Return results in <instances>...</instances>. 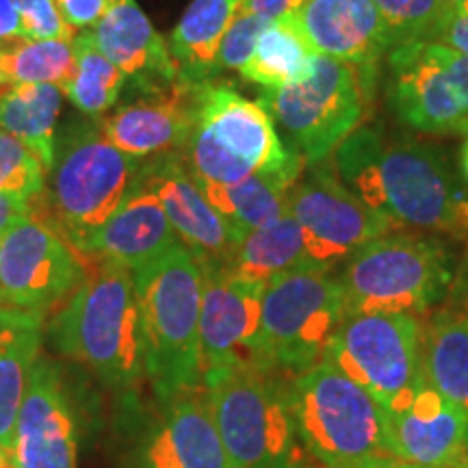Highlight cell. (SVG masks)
I'll return each instance as SVG.
<instances>
[{"mask_svg":"<svg viewBox=\"0 0 468 468\" xmlns=\"http://www.w3.org/2000/svg\"><path fill=\"white\" fill-rule=\"evenodd\" d=\"M335 172L349 191L395 228L468 241V193L431 145L388 144L378 128H358L336 148Z\"/></svg>","mask_w":468,"mask_h":468,"instance_id":"6da1fadb","label":"cell"},{"mask_svg":"<svg viewBox=\"0 0 468 468\" xmlns=\"http://www.w3.org/2000/svg\"><path fill=\"white\" fill-rule=\"evenodd\" d=\"M139 159L104 137L98 117H79L57 133L48 185L35 218L48 221L79 254L131 196L142 169Z\"/></svg>","mask_w":468,"mask_h":468,"instance_id":"7a4b0ae2","label":"cell"},{"mask_svg":"<svg viewBox=\"0 0 468 468\" xmlns=\"http://www.w3.org/2000/svg\"><path fill=\"white\" fill-rule=\"evenodd\" d=\"M48 336L58 354L102 382L137 384L145 376V335L134 273L98 261L55 314Z\"/></svg>","mask_w":468,"mask_h":468,"instance_id":"3957f363","label":"cell"},{"mask_svg":"<svg viewBox=\"0 0 468 468\" xmlns=\"http://www.w3.org/2000/svg\"><path fill=\"white\" fill-rule=\"evenodd\" d=\"M202 269L183 243L134 271L145 335V376L165 403L202 384Z\"/></svg>","mask_w":468,"mask_h":468,"instance_id":"277c9868","label":"cell"},{"mask_svg":"<svg viewBox=\"0 0 468 468\" xmlns=\"http://www.w3.org/2000/svg\"><path fill=\"white\" fill-rule=\"evenodd\" d=\"M202 384L234 468H306L291 378L259 367H230L204 373Z\"/></svg>","mask_w":468,"mask_h":468,"instance_id":"5b68a950","label":"cell"},{"mask_svg":"<svg viewBox=\"0 0 468 468\" xmlns=\"http://www.w3.org/2000/svg\"><path fill=\"white\" fill-rule=\"evenodd\" d=\"M291 406L303 449L321 468L395 458L382 401L335 362L291 378Z\"/></svg>","mask_w":468,"mask_h":468,"instance_id":"8992f818","label":"cell"},{"mask_svg":"<svg viewBox=\"0 0 468 468\" xmlns=\"http://www.w3.org/2000/svg\"><path fill=\"white\" fill-rule=\"evenodd\" d=\"M447 248L436 239L386 232L345 261V313H423L452 282Z\"/></svg>","mask_w":468,"mask_h":468,"instance_id":"52a82bcc","label":"cell"},{"mask_svg":"<svg viewBox=\"0 0 468 468\" xmlns=\"http://www.w3.org/2000/svg\"><path fill=\"white\" fill-rule=\"evenodd\" d=\"M371 91L373 69L314 52L313 69L303 83L262 87L259 102L306 165H317L360 126Z\"/></svg>","mask_w":468,"mask_h":468,"instance_id":"ba28073f","label":"cell"},{"mask_svg":"<svg viewBox=\"0 0 468 468\" xmlns=\"http://www.w3.org/2000/svg\"><path fill=\"white\" fill-rule=\"evenodd\" d=\"M345 314L341 280L310 267L269 280L262 292L261 362L295 378L325 360Z\"/></svg>","mask_w":468,"mask_h":468,"instance_id":"9c48e42d","label":"cell"},{"mask_svg":"<svg viewBox=\"0 0 468 468\" xmlns=\"http://www.w3.org/2000/svg\"><path fill=\"white\" fill-rule=\"evenodd\" d=\"M325 360L335 362L388 410L423 382V330L414 314L345 313Z\"/></svg>","mask_w":468,"mask_h":468,"instance_id":"30bf717a","label":"cell"},{"mask_svg":"<svg viewBox=\"0 0 468 468\" xmlns=\"http://www.w3.org/2000/svg\"><path fill=\"white\" fill-rule=\"evenodd\" d=\"M386 96L399 122L414 131H468V57L431 39L395 46Z\"/></svg>","mask_w":468,"mask_h":468,"instance_id":"8fae6325","label":"cell"},{"mask_svg":"<svg viewBox=\"0 0 468 468\" xmlns=\"http://www.w3.org/2000/svg\"><path fill=\"white\" fill-rule=\"evenodd\" d=\"M289 213L302 226L310 261L321 269L347 261L362 245L397 228L349 191L327 161L310 165L289 193Z\"/></svg>","mask_w":468,"mask_h":468,"instance_id":"7c38bea8","label":"cell"},{"mask_svg":"<svg viewBox=\"0 0 468 468\" xmlns=\"http://www.w3.org/2000/svg\"><path fill=\"white\" fill-rule=\"evenodd\" d=\"M83 259L48 221H20L0 237V303L42 314L66 303L87 276Z\"/></svg>","mask_w":468,"mask_h":468,"instance_id":"4fadbf2b","label":"cell"},{"mask_svg":"<svg viewBox=\"0 0 468 468\" xmlns=\"http://www.w3.org/2000/svg\"><path fill=\"white\" fill-rule=\"evenodd\" d=\"M200 269L202 376L230 367L262 368L261 317L267 284L230 276L218 267Z\"/></svg>","mask_w":468,"mask_h":468,"instance_id":"5bb4252c","label":"cell"},{"mask_svg":"<svg viewBox=\"0 0 468 468\" xmlns=\"http://www.w3.org/2000/svg\"><path fill=\"white\" fill-rule=\"evenodd\" d=\"M137 185L159 197L176 237L191 251L197 265L226 267L241 237L208 202L186 169L180 152L144 161Z\"/></svg>","mask_w":468,"mask_h":468,"instance_id":"9a60e30c","label":"cell"},{"mask_svg":"<svg viewBox=\"0 0 468 468\" xmlns=\"http://www.w3.org/2000/svg\"><path fill=\"white\" fill-rule=\"evenodd\" d=\"M202 90L204 83L180 79L150 91H133L134 98L101 120L104 137L139 161L183 152L200 115Z\"/></svg>","mask_w":468,"mask_h":468,"instance_id":"2e32d148","label":"cell"},{"mask_svg":"<svg viewBox=\"0 0 468 468\" xmlns=\"http://www.w3.org/2000/svg\"><path fill=\"white\" fill-rule=\"evenodd\" d=\"M17 468H76V430L57 367L39 356L17 414L14 452Z\"/></svg>","mask_w":468,"mask_h":468,"instance_id":"e0dca14e","label":"cell"},{"mask_svg":"<svg viewBox=\"0 0 468 468\" xmlns=\"http://www.w3.org/2000/svg\"><path fill=\"white\" fill-rule=\"evenodd\" d=\"M386 412L395 460L423 468H455L468 455L466 419L427 378Z\"/></svg>","mask_w":468,"mask_h":468,"instance_id":"ac0fdd59","label":"cell"},{"mask_svg":"<svg viewBox=\"0 0 468 468\" xmlns=\"http://www.w3.org/2000/svg\"><path fill=\"white\" fill-rule=\"evenodd\" d=\"M197 117L234 159L243 161L251 172H282L306 165L302 154L286 148L265 107L243 98L232 87L213 80L204 83Z\"/></svg>","mask_w":468,"mask_h":468,"instance_id":"d6986e66","label":"cell"},{"mask_svg":"<svg viewBox=\"0 0 468 468\" xmlns=\"http://www.w3.org/2000/svg\"><path fill=\"white\" fill-rule=\"evenodd\" d=\"M292 20L317 55L362 69L376 72L379 58L393 50L373 0H306Z\"/></svg>","mask_w":468,"mask_h":468,"instance_id":"ffe728a7","label":"cell"},{"mask_svg":"<svg viewBox=\"0 0 468 468\" xmlns=\"http://www.w3.org/2000/svg\"><path fill=\"white\" fill-rule=\"evenodd\" d=\"M91 33L111 63L124 72L131 91H150L183 79L169 44L134 0H113Z\"/></svg>","mask_w":468,"mask_h":468,"instance_id":"44dd1931","label":"cell"},{"mask_svg":"<svg viewBox=\"0 0 468 468\" xmlns=\"http://www.w3.org/2000/svg\"><path fill=\"white\" fill-rule=\"evenodd\" d=\"M144 468H234L204 384L165 401V417L145 444Z\"/></svg>","mask_w":468,"mask_h":468,"instance_id":"7402d4cb","label":"cell"},{"mask_svg":"<svg viewBox=\"0 0 468 468\" xmlns=\"http://www.w3.org/2000/svg\"><path fill=\"white\" fill-rule=\"evenodd\" d=\"M176 243L180 241L159 197L145 186L134 185L131 196L93 234L85 259L111 262L134 273L161 259Z\"/></svg>","mask_w":468,"mask_h":468,"instance_id":"603a6c76","label":"cell"},{"mask_svg":"<svg viewBox=\"0 0 468 468\" xmlns=\"http://www.w3.org/2000/svg\"><path fill=\"white\" fill-rule=\"evenodd\" d=\"M44 314L0 303V452H14V434L33 367L42 356Z\"/></svg>","mask_w":468,"mask_h":468,"instance_id":"cb8c5ba5","label":"cell"},{"mask_svg":"<svg viewBox=\"0 0 468 468\" xmlns=\"http://www.w3.org/2000/svg\"><path fill=\"white\" fill-rule=\"evenodd\" d=\"M241 0H193L169 37V50L180 76L208 83L218 76L221 39L239 14Z\"/></svg>","mask_w":468,"mask_h":468,"instance_id":"d4e9b609","label":"cell"},{"mask_svg":"<svg viewBox=\"0 0 468 468\" xmlns=\"http://www.w3.org/2000/svg\"><path fill=\"white\" fill-rule=\"evenodd\" d=\"M303 167L282 172H254L241 183L226 186H200L208 202L224 215L239 237L269 226L289 213V193L302 178Z\"/></svg>","mask_w":468,"mask_h":468,"instance_id":"484cf974","label":"cell"},{"mask_svg":"<svg viewBox=\"0 0 468 468\" xmlns=\"http://www.w3.org/2000/svg\"><path fill=\"white\" fill-rule=\"evenodd\" d=\"M317 267L310 261L302 226L291 213L273 224L256 228L245 234L234 248L224 271L230 276L267 284L269 280L297 269ZM321 269V267H319Z\"/></svg>","mask_w":468,"mask_h":468,"instance_id":"4316f807","label":"cell"},{"mask_svg":"<svg viewBox=\"0 0 468 468\" xmlns=\"http://www.w3.org/2000/svg\"><path fill=\"white\" fill-rule=\"evenodd\" d=\"M61 93L55 85H0V131L25 142L46 172L55 156Z\"/></svg>","mask_w":468,"mask_h":468,"instance_id":"83f0119b","label":"cell"},{"mask_svg":"<svg viewBox=\"0 0 468 468\" xmlns=\"http://www.w3.org/2000/svg\"><path fill=\"white\" fill-rule=\"evenodd\" d=\"M423 367L431 386L468 423V313L442 314L427 325Z\"/></svg>","mask_w":468,"mask_h":468,"instance_id":"f1b7e54d","label":"cell"},{"mask_svg":"<svg viewBox=\"0 0 468 468\" xmlns=\"http://www.w3.org/2000/svg\"><path fill=\"white\" fill-rule=\"evenodd\" d=\"M314 50L310 48L292 17L271 20L261 33L250 61L241 74L245 80L262 87L297 85L310 76Z\"/></svg>","mask_w":468,"mask_h":468,"instance_id":"f546056e","label":"cell"},{"mask_svg":"<svg viewBox=\"0 0 468 468\" xmlns=\"http://www.w3.org/2000/svg\"><path fill=\"white\" fill-rule=\"evenodd\" d=\"M72 50L76 61L74 79L63 93L83 115L101 117L120 101L126 76L101 50L91 31L76 35Z\"/></svg>","mask_w":468,"mask_h":468,"instance_id":"4dcf8cb0","label":"cell"},{"mask_svg":"<svg viewBox=\"0 0 468 468\" xmlns=\"http://www.w3.org/2000/svg\"><path fill=\"white\" fill-rule=\"evenodd\" d=\"M74 69L72 42L16 39L0 44V85H55L66 91Z\"/></svg>","mask_w":468,"mask_h":468,"instance_id":"1f68e13d","label":"cell"},{"mask_svg":"<svg viewBox=\"0 0 468 468\" xmlns=\"http://www.w3.org/2000/svg\"><path fill=\"white\" fill-rule=\"evenodd\" d=\"M373 5L382 16L393 48L417 39H434L449 7L447 0H373Z\"/></svg>","mask_w":468,"mask_h":468,"instance_id":"d6a6232c","label":"cell"},{"mask_svg":"<svg viewBox=\"0 0 468 468\" xmlns=\"http://www.w3.org/2000/svg\"><path fill=\"white\" fill-rule=\"evenodd\" d=\"M46 176L42 159L25 142L0 131V193L37 200L44 196Z\"/></svg>","mask_w":468,"mask_h":468,"instance_id":"836d02e7","label":"cell"},{"mask_svg":"<svg viewBox=\"0 0 468 468\" xmlns=\"http://www.w3.org/2000/svg\"><path fill=\"white\" fill-rule=\"evenodd\" d=\"M269 20L251 14H237L228 28L224 39H221L219 55H218V74L226 69H237L241 72L245 63L250 61L251 52L256 48L261 33L265 31Z\"/></svg>","mask_w":468,"mask_h":468,"instance_id":"e575fe53","label":"cell"},{"mask_svg":"<svg viewBox=\"0 0 468 468\" xmlns=\"http://www.w3.org/2000/svg\"><path fill=\"white\" fill-rule=\"evenodd\" d=\"M20 14L25 39H57V42H72L74 28L58 14L55 0H11Z\"/></svg>","mask_w":468,"mask_h":468,"instance_id":"d590c367","label":"cell"},{"mask_svg":"<svg viewBox=\"0 0 468 468\" xmlns=\"http://www.w3.org/2000/svg\"><path fill=\"white\" fill-rule=\"evenodd\" d=\"M431 42L444 44L468 57V0L449 5Z\"/></svg>","mask_w":468,"mask_h":468,"instance_id":"8d00e7d4","label":"cell"},{"mask_svg":"<svg viewBox=\"0 0 468 468\" xmlns=\"http://www.w3.org/2000/svg\"><path fill=\"white\" fill-rule=\"evenodd\" d=\"M58 14L74 28L93 27L107 14L113 0H55Z\"/></svg>","mask_w":468,"mask_h":468,"instance_id":"74e56055","label":"cell"},{"mask_svg":"<svg viewBox=\"0 0 468 468\" xmlns=\"http://www.w3.org/2000/svg\"><path fill=\"white\" fill-rule=\"evenodd\" d=\"M306 0H241L239 14L261 16L265 20H282V17H292L300 11Z\"/></svg>","mask_w":468,"mask_h":468,"instance_id":"f35d334b","label":"cell"},{"mask_svg":"<svg viewBox=\"0 0 468 468\" xmlns=\"http://www.w3.org/2000/svg\"><path fill=\"white\" fill-rule=\"evenodd\" d=\"M37 200H25L20 196H11V193H0V237L20 224V221L35 218V204H37Z\"/></svg>","mask_w":468,"mask_h":468,"instance_id":"ab89813d","label":"cell"},{"mask_svg":"<svg viewBox=\"0 0 468 468\" xmlns=\"http://www.w3.org/2000/svg\"><path fill=\"white\" fill-rule=\"evenodd\" d=\"M25 39V28H22L20 14L11 0H0V44Z\"/></svg>","mask_w":468,"mask_h":468,"instance_id":"60d3db41","label":"cell"},{"mask_svg":"<svg viewBox=\"0 0 468 468\" xmlns=\"http://www.w3.org/2000/svg\"><path fill=\"white\" fill-rule=\"evenodd\" d=\"M332 468H403V462L395 460V458H373V460L356 462V464L332 466Z\"/></svg>","mask_w":468,"mask_h":468,"instance_id":"b9f144b4","label":"cell"},{"mask_svg":"<svg viewBox=\"0 0 468 468\" xmlns=\"http://www.w3.org/2000/svg\"><path fill=\"white\" fill-rule=\"evenodd\" d=\"M0 468H17V466H16V462L9 453L0 452Z\"/></svg>","mask_w":468,"mask_h":468,"instance_id":"7bdbcfd3","label":"cell"},{"mask_svg":"<svg viewBox=\"0 0 468 468\" xmlns=\"http://www.w3.org/2000/svg\"><path fill=\"white\" fill-rule=\"evenodd\" d=\"M462 169H464V176H466V180H468V139H466V144H464V150H462Z\"/></svg>","mask_w":468,"mask_h":468,"instance_id":"ee69618b","label":"cell"},{"mask_svg":"<svg viewBox=\"0 0 468 468\" xmlns=\"http://www.w3.org/2000/svg\"><path fill=\"white\" fill-rule=\"evenodd\" d=\"M455 468H468V455H466V458H464V460H462V462H460V464H458V466H455Z\"/></svg>","mask_w":468,"mask_h":468,"instance_id":"f6af8a7d","label":"cell"},{"mask_svg":"<svg viewBox=\"0 0 468 468\" xmlns=\"http://www.w3.org/2000/svg\"><path fill=\"white\" fill-rule=\"evenodd\" d=\"M458 3H464V0H447V5H458Z\"/></svg>","mask_w":468,"mask_h":468,"instance_id":"bcb514c9","label":"cell"},{"mask_svg":"<svg viewBox=\"0 0 468 468\" xmlns=\"http://www.w3.org/2000/svg\"><path fill=\"white\" fill-rule=\"evenodd\" d=\"M403 468H423V466H414V464H406V462H403Z\"/></svg>","mask_w":468,"mask_h":468,"instance_id":"7dc6e473","label":"cell"}]
</instances>
